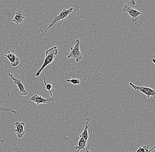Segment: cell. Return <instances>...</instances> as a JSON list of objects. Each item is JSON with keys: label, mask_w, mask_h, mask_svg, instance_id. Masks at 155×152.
I'll list each match as a JSON object with an SVG mask.
<instances>
[{"label": "cell", "mask_w": 155, "mask_h": 152, "mask_svg": "<svg viewBox=\"0 0 155 152\" xmlns=\"http://www.w3.org/2000/svg\"><path fill=\"white\" fill-rule=\"evenodd\" d=\"M58 54V47L56 46L49 48L45 52V57L43 65L36 73V74H35L36 77L39 76L44 69L53 61Z\"/></svg>", "instance_id": "obj_1"}, {"label": "cell", "mask_w": 155, "mask_h": 152, "mask_svg": "<svg viewBox=\"0 0 155 152\" xmlns=\"http://www.w3.org/2000/svg\"><path fill=\"white\" fill-rule=\"evenodd\" d=\"M73 10L74 8L72 7L68 9H65L64 8L63 10L60 13V14L56 15L54 17L53 21L51 22L48 27L45 31V33H46L48 29L53 27L54 25L58 23L59 21H63L65 19H67L69 15L73 12Z\"/></svg>", "instance_id": "obj_2"}, {"label": "cell", "mask_w": 155, "mask_h": 152, "mask_svg": "<svg viewBox=\"0 0 155 152\" xmlns=\"http://www.w3.org/2000/svg\"><path fill=\"white\" fill-rule=\"evenodd\" d=\"M75 45L70 48V52L68 55V59L73 58L75 59L76 62H78L81 60L82 58V53L80 49V39H78L74 40Z\"/></svg>", "instance_id": "obj_3"}, {"label": "cell", "mask_w": 155, "mask_h": 152, "mask_svg": "<svg viewBox=\"0 0 155 152\" xmlns=\"http://www.w3.org/2000/svg\"><path fill=\"white\" fill-rule=\"evenodd\" d=\"M129 85L135 90L139 91V92L143 93L145 95L147 96L148 98H150V96L153 97L154 99L155 98V90L154 89H153L150 87L135 86L134 84H133L132 82H130Z\"/></svg>", "instance_id": "obj_4"}, {"label": "cell", "mask_w": 155, "mask_h": 152, "mask_svg": "<svg viewBox=\"0 0 155 152\" xmlns=\"http://www.w3.org/2000/svg\"><path fill=\"white\" fill-rule=\"evenodd\" d=\"M122 11L123 12H127L131 18L132 21L134 22H137L138 16L142 14L141 12L129 6L127 4H125L124 5Z\"/></svg>", "instance_id": "obj_5"}, {"label": "cell", "mask_w": 155, "mask_h": 152, "mask_svg": "<svg viewBox=\"0 0 155 152\" xmlns=\"http://www.w3.org/2000/svg\"><path fill=\"white\" fill-rule=\"evenodd\" d=\"M7 75L9 77H11V78L14 81L15 84H16L18 86L19 89V94L22 95L23 96H26L28 94V92H27L25 89L24 85L21 82V80L15 78L14 77H13L12 73H8Z\"/></svg>", "instance_id": "obj_6"}, {"label": "cell", "mask_w": 155, "mask_h": 152, "mask_svg": "<svg viewBox=\"0 0 155 152\" xmlns=\"http://www.w3.org/2000/svg\"><path fill=\"white\" fill-rule=\"evenodd\" d=\"M4 56L9 60L12 66H16L19 64V58L16 56L15 52L13 49H11L8 52V54H4Z\"/></svg>", "instance_id": "obj_7"}, {"label": "cell", "mask_w": 155, "mask_h": 152, "mask_svg": "<svg viewBox=\"0 0 155 152\" xmlns=\"http://www.w3.org/2000/svg\"><path fill=\"white\" fill-rule=\"evenodd\" d=\"M16 128L15 130V132L16 135L19 138L24 137L26 131L24 130V126H25V123L23 122L17 121L14 123Z\"/></svg>", "instance_id": "obj_8"}, {"label": "cell", "mask_w": 155, "mask_h": 152, "mask_svg": "<svg viewBox=\"0 0 155 152\" xmlns=\"http://www.w3.org/2000/svg\"><path fill=\"white\" fill-rule=\"evenodd\" d=\"M31 100L36 103L37 105H39L41 103L47 104L48 102L53 101V98L51 97L48 99L44 98L41 96L38 95L36 94L31 97Z\"/></svg>", "instance_id": "obj_9"}, {"label": "cell", "mask_w": 155, "mask_h": 152, "mask_svg": "<svg viewBox=\"0 0 155 152\" xmlns=\"http://www.w3.org/2000/svg\"><path fill=\"white\" fill-rule=\"evenodd\" d=\"M25 16L26 15L24 11L18 9L15 12L14 18L12 19V22L16 24H21L25 19Z\"/></svg>", "instance_id": "obj_10"}, {"label": "cell", "mask_w": 155, "mask_h": 152, "mask_svg": "<svg viewBox=\"0 0 155 152\" xmlns=\"http://www.w3.org/2000/svg\"><path fill=\"white\" fill-rule=\"evenodd\" d=\"M87 141L84 138L80 136V138L78 140V145L75 147L77 152H79L81 150H86L87 147Z\"/></svg>", "instance_id": "obj_11"}, {"label": "cell", "mask_w": 155, "mask_h": 152, "mask_svg": "<svg viewBox=\"0 0 155 152\" xmlns=\"http://www.w3.org/2000/svg\"><path fill=\"white\" fill-rule=\"evenodd\" d=\"M86 121H87V123H86V126H85V128H84V130L82 131V133L80 134V136L84 138L86 141H87L89 135L88 132V129L89 127L88 123L91 121V119L87 118L86 119Z\"/></svg>", "instance_id": "obj_12"}, {"label": "cell", "mask_w": 155, "mask_h": 152, "mask_svg": "<svg viewBox=\"0 0 155 152\" xmlns=\"http://www.w3.org/2000/svg\"><path fill=\"white\" fill-rule=\"evenodd\" d=\"M44 83L45 86V88H46V90L49 92V94H50V96L51 97L53 96V94H52V92L51 90L52 89H54V87L52 86L51 83H48V84H46V81H45V76L43 77Z\"/></svg>", "instance_id": "obj_13"}, {"label": "cell", "mask_w": 155, "mask_h": 152, "mask_svg": "<svg viewBox=\"0 0 155 152\" xmlns=\"http://www.w3.org/2000/svg\"><path fill=\"white\" fill-rule=\"evenodd\" d=\"M149 148V146H141L137 149L136 152H148Z\"/></svg>", "instance_id": "obj_14"}, {"label": "cell", "mask_w": 155, "mask_h": 152, "mask_svg": "<svg viewBox=\"0 0 155 152\" xmlns=\"http://www.w3.org/2000/svg\"><path fill=\"white\" fill-rule=\"evenodd\" d=\"M67 82L71 83L73 85H78L80 84V80L78 79H67Z\"/></svg>", "instance_id": "obj_15"}, {"label": "cell", "mask_w": 155, "mask_h": 152, "mask_svg": "<svg viewBox=\"0 0 155 152\" xmlns=\"http://www.w3.org/2000/svg\"><path fill=\"white\" fill-rule=\"evenodd\" d=\"M0 110L3 111H9V112H12V113H14V114H16L17 113L16 111H15V110L8 109V108H4V107H1V106H0Z\"/></svg>", "instance_id": "obj_16"}, {"label": "cell", "mask_w": 155, "mask_h": 152, "mask_svg": "<svg viewBox=\"0 0 155 152\" xmlns=\"http://www.w3.org/2000/svg\"><path fill=\"white\" fill-rule=\"evenodd\" d=\"M130 3L132 5H136L135 0H130Z\"/></svg>", "instance_id": "obj_17"}, {"label": "cell", "mask_w": 155, "mask_h": 152, "mask_svg": "<svg viewBox=\"0 0 155 152\" xmlns=\"http://www.w3.org/2000/svg\"><path fill=\"white\" fill-rule=\"evenodd\" d=\"M154 149H155V147H153L152 148V149H151V150H149V151H148V152H151V151H152V150H153Z\"/></svg>", "instance_id": "obj_18"}, {"label": "cell", "mask_w": 155, "mask_h": 152, "mask_svg": "<svg viewBox=\"0 0 155 152\" xmlns=\"http://www.w3.org/2000/svg\"><path fill=\"white\" fill-rule=\"evenodd\" d=\"M4 142H5L4 140H0V143H4Z\"/></svg>", "instance_id": "obj_19"}, {"label": "cell", "mask_w": 155, "mask_h": 152, "mask_svg": "<svg viewBox=\"0 0 155 152\" xmlns=\"http://www.w3.org/2000/svg\"><path fill=\"white\" fill-rule=\"evenodd\" d=\"M152 61H153V63H154L155 64V59H153V60H152Z\"/></svg>", "instance_id": "obj_20"}, {"label": "cell", "mask_w": 155, "mask_h": 152, "mask_svg": "<svg viewBox=\"0 0 155 152\" xmlns=\"http://www.w3.org/2000/svg\"><path fill=\"white\" fill-rule=\"evenodd\" d=\"M86 150V152H92L91 151L89 150Z\"/></svg>", "instance_id": "obj_21"}]
</instances>
